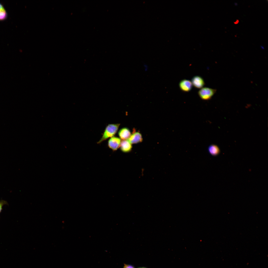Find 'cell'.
I'll list each match as a JSON object with an SVG mask.
<instances>
[{
	"mask_svg": "<svg viewBox=\"0 0 268 268\" xmlns=\"http://www.w3.org/2000/svg\"><path fill=\"white\" fill-rule=\"evenodd\" d=\"M120 125L119 124H108L106 127L102 137L97 143L100 144L107 139L114 136L117 133Z\"/></svg>",
	"mask_w": 268,
	"mask_h": 268,
	"instance_id": "6da1fadb",
	"label": "cell"
},
{
	"mask_svg": "<svg viewBox=\"0 0 268 268\" xmlns=\"http://www.w3.org/2000/svg\"><path fill=\"white\" fill-rule=\"evenodd\" d=\"M216 91V89L209 88L203 87L199 90L198 94L202 100H207L211 99Z\"/></svg>",
	"mask_w": 268,
	"mask_h": 268,
	"instance_id": "7a4b0ae2",
	"label": "cell"
},
{
	"mask_svg": "<svg viewBox=\"0 0 268 268\" xmlns=\"http://www.w3.org/2000/svg\"><path fill=\"white\" fill-rule=\"evenodd\" d=\"M121 141L120 138L115 136L112 137L110 138L108 141V146L113 151H116L120 147Z\"/></svg>",
	"mask_w": 268,
	"mask_h": 268,
	"instance_id": "3957f363",
	"label": "cell"
},
{
	"mask_svg": "<svg viewBox=\"0 0 268 268\" xmlns=\"http://www.w3.org/2000/svg\"><path fill=\"white\" fill-rule=\"evenodd\" d=\"M192 86L191 82L187 79H183L179 83L180 89L184 92H188L190 91L192 88Z\"/></svg>",
	"mask_w": 268,
	"mask_h": 268,
	"instance_id": "277c9868",
	"label": "cell"
},
{
	"mask_svg": "<svg viewBox=\"0 0 268 268\" xmlns=\"http://www.w3.org/2000/svg\"><path fill=\"white\" fill-rule=\"evenodd\" d=\"M128 140L131 144H136L142 142L143 141V138L142 135L140 133L134 130Z\"/></svg>",
	"mask_w": 268,
	"mask_h": 268,
	"instance_id": "5b68a950",
	"label": "cell"
},
{
	"mask_svg": "<svg viewBox=\"0 0 268 268\" xmlns=\"http://www.w3.org/2000/svg\"><path fill=\"white\" fill-rule=\"evenodd\" d=\"M191 82L192 85L198 89L202 88L205 85L204 79L199 76L196 75L193 77Z\"/></svg>",
	"mask_w": 268,
	"mask_h": 268,
	"instance_id": "8992f818",
	"label": "cell"
},
{
	"mask_svg": "<svg viewBox=\"0 0 268 268\" xmlns=\"http://www.w3.org/2000/svg\"><path fill=\"white\" fill-rule=\"evenodd\" d=\"M118 135L122 140L128 139L131 134L130 130L128 128L124 127L121 129L118 132Z\"/></svg>",
	"mask_w": 268,
	"mask_h": 268,
	"instance_id": "52a82bcc",
	"label": "cell"
},
{
	"mask_svg": "<svg viewBox=\"0 0 268 268\" xmlns=\"http://www.w3.org/2000/svg\"><path fill=\"white\" fill-rule=\"evenodd\" d=\"M131 144L128 140H122L121 141L120 146L121 150L124 153L130 152L132 148Z\"/></svg>",
	"mask_w": 268,
	"mask_h": 268,
	"instance_id": "ba28073f",
	"label": "cell"
},
{
	"mask_svg": "<svg viewBox=\"0 0 268 268\" xmlns=\"http://www.w3.org/2000/svg\"><path fill=\"white\" fill-rule=\"evenodd\" d=\"M209 153L211 155L216 156L218 155L220 153V149L216 145L212 144L209 145L208 148Z\"/></svg>",
	"mask_w": 268,
	"mask_h": 268,
	"instance_id": "9c48e42d",
	"label": "cell"
},
{
	"mask_svg": "<svg viewBox=\"0 0 268 268\" xmlns=\"http://www.w3.org/2000/svg\"><path fill=\"white\" fill-rule=\"evenodd\" d=\"M7 17V14L4 9L0 11V21L6 19Z\"/></svg>",
	"mask_w": 268,
	"mask_h": 268,
	"instance_id": "30bf717a",
	"label": "cell"
},
{
	"mask_svg": "<svg viewBox=\"0 0 268 268\" xmlns=\"http://www.w3.org/2000/svg\"><path fill=\"white\" fill-rule=\"evenodd\" d=\"M7 204H8V203L6 201L2 200L0 201V213L2 209L3 206Z\"/></svg>",
	"mask_w": 268,
	"mask_h": 268,
	"instance_id": "8fae6325",
	"label": "cell"
},
{
	"mask_svg": "<svg viewBox=\"0 0 268 268\" xmlns=\"http://www.w3.org/2000/svg\"><path fill=\"white\" fill-rule=\"evenodd\" d=\"M123 268H135L133 266L125 264Z\"/></svg>",
	"mask_w": 268,
	"mask_h": 268,
	"instance_id": "7c38bea8",
	"label": "cell"
},
{
	"mask_svg": "<svg viewBox=\"0 0 268 268\" xmlns=\"http://www.w3.org/2000/svg\"><path fill=\"white\" fill-rule=\"evenodd\" d=\"M4 9V7L0 3V11Z\"/></svg>",
	"mask_w": 268,
	"mask_h": 268,
	"instance_id": "4fadbf2b",
	"label": "cell"
},
{
	"mask_svg": "<svg viewBox=\"0 0 268 268\" xmlns=\"http://www.w3.org/2000/svg\"><path fill=\"white\" fill-rule=\"evenodd\" d=\"M144 66L145 70L147 71L148 69V67H147V66L145 64Z\"/></svg>",
	"mask_w": 268,
	"mask_h": 268,
	"instance_id": "5bb4252c",
	"label": "cell"
},
{
	"mask_svg": "<svg viewBox=\"0 0 268 268\" xmlns=\"http://www.w3.org/2000/svg\"><path fill=\"white\" fill-rule=\"evenodd\" d=\"M146 268L145 267H142L139 268Z\"/></svg>",
	"mask_w": 268,
	"mask_h": 268,
	"instance_id": "9a60e30c",
	"label": "cell"
}]
</instances>
